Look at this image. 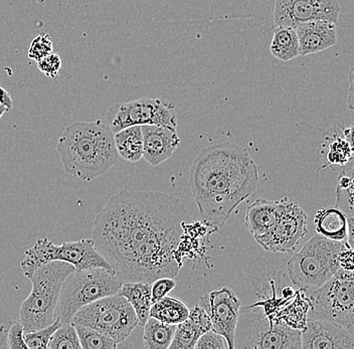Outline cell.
<instances>
[{
  "instance_id": "1",
  "label": "cell",
  "mask_w": 354,
  "mask_h": 349,
  "mask_svg": "<svg viewBox=\"0 0 354 349\" xmlns=\"http://www.w3.org/2000/svg\"><path fill=\"white\" fill-rule=\"evenodd\" d=\"M189 214L174 196L153 191H121L94 218L95 248L122 282L176 278L177 258Z\"/></svg>"
},
{
  "instance_id": "2",
  "label": "cell",
  "mask_w": 354,
  "mask_h": 349,
  "mask_svg": "<svg viewBox=\"0 0 354 349\" xmlns=\"http://www.w3.org/2000/svg\"><path fill=\"white\" fill-rule=\"evenodd\" d=\"M189 185L201 218L218 229L256 191L258 165L236 143L210 145L194 159Z\"/></svg>"
},
{
  "instance_id": "3",
  "label": "cell",
  "mask_w": 354,
  "mask_h": 349,
  "mask_svg": "<svg viewBox=\"0 0 354 349\" xmlns=\"http://www.w3.org/2000/svg\"><path fill=\"white\" fill-rule=\"evenodd\" d=\"M57 151L66 173L87 182L105 174L119 160L114 133L101 120L77 121L66 126Z\"/></svg>"
},
{
  "instance_id": "4",
  "label": "cell",
  "mask_w": 354,
  "mask_h": 349,
  "mask_svg": "<svg viewBox=\"0 0 354 349\" xmlns=\"http://www.w3.org/2000/svg\"><path fill=\"white\" fill-rule=\"evenodd\" d=\"M75 270V267L68 263L54 261L35 271L30 278L32 292L22 302L19 310V321L24 333L50 326L55 321L62 286Z\"/></svg>"
},
{
  "instance_id": "5",
  "label": "cell",
  "mask_w": 354,
  "mask_h": 349,
  "mask_svg": "<svg viewBox=\"0 0 354 349\" xmlns=\"http://www.w3.org/2000/svg\"><path fill=\"white\" fill-rule=\"evenodd\" d=\"M351 247L347 240H333L323 236H313L298 253L288 261L290 280L301 290L312 292L340 269V252Z\"/></svg>"
},
{
  "instance_id": "6",
  "label": "cell",
  "mask_w": 354,
  "mask_h": 349,
  "mask_svg": "<svg viewBox=\"0 0 354 349\" xmlns=\"http://www.w3.org/2000/svg\"><path fill=\"white\" fill-rule=\"evenodd\" d=\"M122 280L103 268L75 270L66 278L55 309V319L71 323L73 317L86 305L106 296L118 294Z\"/></svg>"
},
{
  "instance_id": "7",
  "label": "cell",
  "mask_w": 354,
  "mask_h": 349,
  "mask_svg": "<svg viewBox=\"0 0 354 349\" xmlns=\"http://www.w3.org/2000/svg\"><path fill=\"white\" fill-rule=\"evenodd\" d=\"M353 271L340 268L320 288L312 291L307 319L324 320L354 334Z\"/></svg>"
},
{
  "instance_id": "8",
  "label": "cell",
  "mask_w": 354,
  "mask_h": 349,
  "mask_svg": "<svg viewBox=\"0 0 354 349\" xmlns=\"http://www.w3.org/2000/svg\"><path fill=\"white\" fill-rule=\"evenodd\" d=\"M234 348H301V330L275 321L260 309H241L234 334Z\"/></svg>"
},
{
  "instance_id": "9",
  "label": "cell",
  "mask_w": 354,
  "mask_h": 349,
  "mask_svg": "<svg viewBox=\"0 0 354 349\" xmlns=\"http://www.w3.org/2000/svg\"><path fill=\"white\" fill-rule=\"evenodd\" d=\"M54 261L68 263L76 270L103 268L114 273L109 263L95 248L92 238L65 242L57 246L46 238L37 240L32 248L26 249L21 262L22 273L30 280L37 268Z\"/></svg>"
},
{
  "instance_id": "10",
  "label": "cell",
  "mask_w": 354,
  "mask_h": 349,
  "mask_svg": "<svg viewBox=\"0 0 354 349\" xmlns=\"http://www.w3.org/2000/svg\"><path fill=\"white\" fill-rule=\"evenodd\" d=\"M72 323L98 330L119 344L131 335L138 326V318L128 300L120 294H114L80 309Z\"/></svg>"
},
{
  "instance_id": "11",
  "label": "cell",
  "mask_w": 354,
  "mask_h": 349,
  "mask_svg": "<svg viewBox=\"0 0 354 349\" xmlns=\"http://www.w3.org/2000/svg\"><path fill=\"white\" fill-rule=\"evenodd\" d=\"M106 119L113 133L131 126L157 125L176 130V104L165 99L144 98L111 106Z\"/></svg>"
},
{
  "instance_id": "12",
  "label": "cell",
  "mask_w": 354,
  "mask_h": 349,
  "mask_svg": "<svg viewBox=\"0 0 354 349\" xmlns=\"http://www.w3.org/2000/svg\"><path fill=\"white\" fill-rule=\"evenodd\" d=\"M307 234L308 216L298 203L285 196L279 200L274 224L254 240L270 253H291Z\"/></svg>"
},
{
  "instance_id": "13",
  "label": "cell",
  "mask_w": 354,
  "mask_h": 349,
  "mask_svg": "<svg viewBox=\"0 0 354 349\" xmlns=\"http://www.w3.org/2000/svg\"><path fill=\"white\" fill-rule=\"evenodd\" d=\"M339 12L337 0H276L273 15L277 26L296 28L314 21L337 23Z\"/></svg>"
},
{
  "instance_id": "14",
  "label": "cell",
  "mask_w": 354,
  "mask_h": 349,
  "mask_svg": "<svg viewBox=\"0 0 354 349\" xmlns=\"http://www.w3.org/2000/svg\"><path fill=\"white\" fill-rule=\"evenodd\" d=\"M199 305L209 314L212 330L225 338L229 349L234 348V334L240 315L242 302L230 287L205 294L199 299Z\"/></svg>"
},
{
  "instance_id": "15",
  "label": "cell",
  "mask_w": 354,
  "mask_h": 349,
  "mask_svg": "<svg viewBox=\"0 0 354 349\" xmlns=\"http://www.w3.org/2000/svg\"><path fill=\"white\" fill-rule=\"evenodd\" d=\"M301 348L354 349V334L331 322L307 319L301 331Z\"/></svg>"
},
{
  "instance_id": "16",
  "label": "cell",
  "mask_w": 354,
  "mask_h": 349,
  "mask_svg": "<svg viewBox=\"0 0 354 349\" xmlns=\"http://www.w3.org/2000/svg\"><path fill=\"white\" fill-rule=\"evenodd\" d=\"M143 134V158L152 167H158L180 147L176 130L157 125L141 126Z\"/></svg>"
},
{
  "instance_id": "17",
  "label": "cell",
  "mask_w": 354,
  "mask_h": 349,
  "mask_svg": "<svg viewBox=\"0 0 354 349\" xmlns=\"http://www.w3.org/2000/svg\"><path fill=\"white\" fill-rule=\"evenodd\" d=\"M300 57L317 54L337 43L336 23L324 21H309L295 28Z\"/></svg>"
},
{
  "instance_id": "18",
  "label": "cell",
  "mask_w": 354,
  "mask_h": 349,
  "mask_svg": "<svg viewBox=\"0 0 354 349\" xmlns=\"http://www.w3.org/2000/svg\"><path fill=\"white\" fill-rule=\"evenodd\" d=\"M212 329L209 314L201 305L189 309L187 319L177 324L169 349H194L198 338Z\"/></svg>"
},
{
  "instance_id": "19",
  "label": "cell",
  "mask_w": 354,
  "mask_h": 349,
  "mask_svg": "<svg viewBox=\"0 0 354 349\" xmlns=\"http://www.w3.org/2000/svg\"><path fill=\"white\" fill-rule=\"evenodd\" d=\"M279 200L259 198L248 207L245 225L254 238L266 233L274 224L278 214Z\"/></svg>"
},
{
  "instance_id": "20",
  "label": "cell",
  "mask_w": 354,
  "mask_h": 349,
  "mask_svg": "<svg viewBox=\"0 0 354 349\" xmlns=\"http://www.w3.org/2000/svg\"><path fill=\"white\" fill-rule=\"evenodd\" d=\"M316 232L323 237L333 240H347L349 235L348 220L337 207L321 209L314 216Z\"/></svg>"
},
{
  "instance_id": "21",
  "label": "cell",
  "mask_w": 354,
  "mask_h": 349,
  "mask_svg": "<svg viewBox=\"0 0 354 349\" xmlns=\"http://www.w3.org/2000/svg\"><path fill=\"white\" fill-rule=\"evenodd\" d=\"M118 294L128 300L137 318L138 326L144 324L149 318L150 308H151V284L143 282H123Z\"/></svg>"
},
{
  "instance_id": "22",
  "label": "cell",
  "mask_w": 354,
  "mask_h": 349,
  "mask_svg": "<svg viewBox=\"0 0 354 349\" xmlns=\"http://www.w3.org/2000/svg\"><path fill=\"white\" fill-rule=\"evenodd\" d=\"M115 147L119 158L138 162L143 158V134L141 126L124 128L114 133Z\"/></svg>"
},
{
  "instance_id": "23",
  "label": "cell",
  "mask_w": 354,
  "mask_h": 349,
  "mask_svg": "<svg viewBox=\"0 0 354 349\" xmlns=\"http://www.w3.org/2000/svg\"><path fill=\"white\" fill-rule=\"evenodd\" d=\"M272 56L282 62H289L300 57L297 34L290 26H277L270 45Z\"/></svg>"
},
{
  "instance_id": "24",
  "label": "cell",
  "mask_w": 354,
  "mask_h": 349,
  "mask_svg": "<svg viewBox=\"0 0 354 349\" xmlns=\"http://www.w3.org/2000/svg\"><path fill=\"white\" fill-rule=\"evenodd\" d=\"M188 313L189 308L187 305L168 295L152 303L149 316L165 323L177 326L187 319Z\"/></svg>"
},
{
  "instance_id": "25",
  "label": "cell",
  "mask_w": 354,
  "mask_h": 349,
  "mask_svg": "<svg viewBox=\"0 0 354 349\" xmlns=\"http://www.w3.org/2000/svg\"><path fill=\"white\" fill-rule=\"evenodd\" d=\"M336 207L346 216L348 220V244L353 245V169L347 173L342 170L338 178L337 191H336Z\"/></svg>"
},
{
  "instance_id": "26",
  "label": "cell",
  "mask_w": 354,
  "mask_h": 349,
  "mask_svg": "<svg viewBox=\"0 0 354 349\" xmlns=\"http://www.w3.org/2000/svg\"><path fill=\"white\" fill-rule=\"evenodd\" d=\"M176 326L148 318L144 324V348L148 349H168L174 339Z\"/></svg>"
},
{
  "instance_id": "27",
  "label": "cell",
  "mask_w": 354,
  "mask_h": 349,
  "mask_svg": "<svg viewBox=\"0 0 354 349\" xmlns=\"http://www.w3.org/2000/svg\"><path fill=\"white\" fill-rule=\"evenodd\" d=\"M76 327L81 348L83 349H115L118 344L108 335L90 327L74 324Z\"/></svg>"
},
{
  "instance_id": "28",
  "label": "cell",
  "mask_w": 354,
  "mask_h": 349,
  "mask_svg": "<svg viewBox=\"0 0 354 349\" xmlns=\"http://www.w3.org/2000/svg\"><path fill=\"white\" fill-rule=\"evenodd\" d=\"M21 321H6L0 326V348L26 349Z\"/></svg>"
},
{
  "instance_id": "29",
  "label": "cell",
  "mask_w": 354,
  "mask_h": 349,
  "mask_svg": "<svg viewBox=\"0 0 354 349\" xmlns=\"http://www.w3.org/2000/svg\"><path fill=\"white\" fill-rule=\"evenodd\" d=\"M81 348L76 327L74 324L63 323L55 331L48 344V349Z\"/></svg>"
},
{
  "instance_id": "30",
  "label": "cell",
  "mask_w": 354,
  "mask_h": 349,
  "mask_svg": "<svg viewBox=\"0 0 354 349\" xmlns=\"http://www.w3.org/2000/svg\"><path fill=\"white\" fill-rule=\"evenodd\" d=\"M353 138L337 137L329 147L327 160L330 164L345 165L353 159Z\"/></svg>"
},
{
  "instance_id": "31",
  "label": "cell",
  "mask_w": 354,
  "mask_h": 349,
  "mask_svg": "<svg viewBox=\"0 0 354 349\" xmlns=\"http://www.w3.org/2000/svg\"><path fill=\"white\" fill-rule=\"evenodd\" d=\"M61 326V322L55 319L50 326L24 333V342H26V346L30 349H48L50 337Z\"/></svg>"
},
{
  "instance_id": "32",
  "label": "cell",
  "mask_w": 354,
  "mask_h": 349,
  "mask_svg": "<svg viewBox=\"0 0 354 349\" xmlns=\"http://www.w3.org/2000/svg\"><path fill=\"white\" fill-rule=\"evenodd\" d=\"M53 50H54V43L50 35L46 34L37 35L28 48V59L37 63L44 57L52 54Z\"/></svg>"
},
{
  "instance_id": "33",
  "label": "cell",
  "mask_w": 354,
  "mask_h": 349,
  "mask_svg": "<svg viewBox=\"0 0 354 349\" xmlns=\"http://www.w3.org/2000/svg\"><path fill=\"white\" fill-rule=\"evenodd\" d=\"M194 349H229V344L225 337L210 329L198 338Z\"/></svg>"
},
{
  "instance_id": "34",
  "label": "cell",
  "mask_w": 354,
  "mask_h": 349,
  "mask_svg": "<svg viewBox=\"0 0 354 349\" xmlns=\"http://www.w3.org/2000/svg\"><path fill=\"white\" fill-rule=\"evenodd\" d=\"M37 68L43 73L44 76L48 77L50 79H55L57 78L59 70H61L63 61H62V57L59 55L52 53L48 56L44 57L41 61L37 62Z\"/></svg>"
},
{
  "instance_id": "35",
  "label": "cell",
  "mask_w": 354,
  "mask_h": 349,
  "mask_svg": "<svg viewBox=\"0 0 354 349\" xmlns=\"http://www.w3.org/2000/svg\"><path fill=\"white\" fill-rule=\"evenodd\" d=\"M176 287L174 278H158L151 283V300L152 303L158 301L161 298L169 295V293Z\"/></svg>"
},
{
  "instance_id": "36",
  "label": "cell",
  "mask_w": 354,
  "mask_h": 349,
  "mask_svg": "<svg viewBox=\"0 0 354 349\" xmlns=\"http://www.w3.org/2000/svg\"><path fill=\"white\" fill-rule=\"evenodd\" d=\"M340 268L344 270L353 271V247H346L344 249L340 252L339 257Z\"/></svg>"
},
{
  "instance_id": "37",
  "label": "cell",
  "mask_w": 354,
  "mask_h": 349,
  "mask_svg": "<svg viewBox=\"0 0 354 349\" xmlns=\"http://www.w3.org/2000/svg\"><path fill=\"white\" fill-rule=\"evenodd\" d=\"M0 104H2V105L6 106V107L8 108V109L10 110V111L11 109H12V98H11L10 95L8 94V91L3 89V88H2L1 86H0Z\"/></svg>"
},
{
  "instance_id": "38",
  "label": "cell",
  "mask_w": 354,
  "mask_h": 349,
  "mask_svg": "<svg viewBox=\"0 0 354 349\" xmlns=\"http://www.w3.org/2000/svg\"><path fill=\"white\" fill-rule=\"evenodd\" d=\"M353 68H351V74H349V92H348V107L349 109L353 110Z\"/></svg>"
},
{
  "instance_id": "39",
  "label": "cell",
  "mask_w": 354,
  "mask_h": 349,
  "mask_svg": "<svg viewBox=\"0 0 354 349\" xmlns=\"http://www.w3.org/2000/svg\"><path fill=\"white\" fill-rule=\"evenodd\" d=\"M10 111V110L8 109V108L6 107V106L2 105V104H0V119H1V117L3 116L6 113H8Z\"/></svg>"
}]
</instances>
